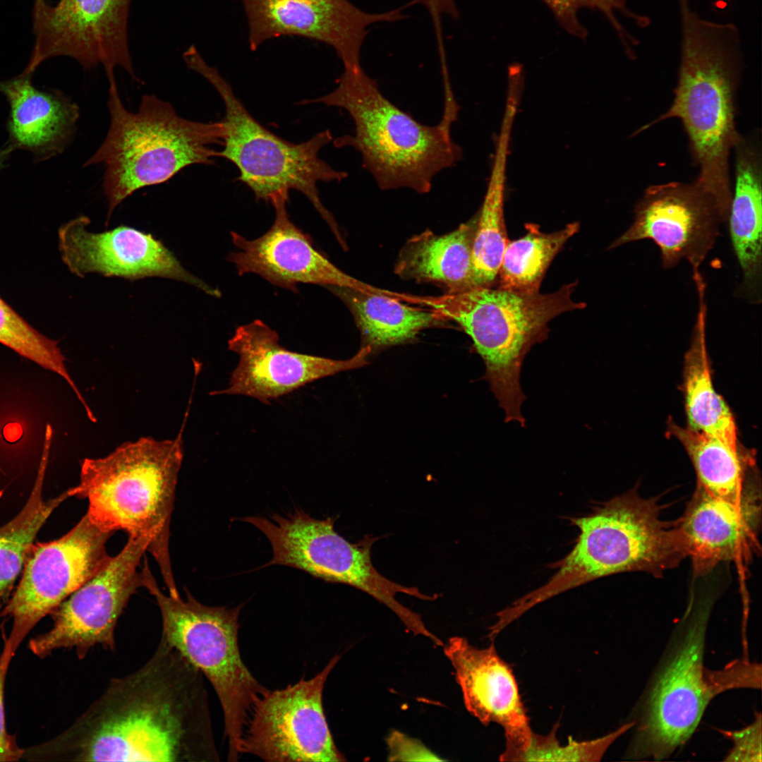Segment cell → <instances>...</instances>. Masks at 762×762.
<instances>
[{"label": "cell", "mask_w": 762, "mask_h": 762, "mask_svg": "<svg viewBox=\"0 0 762 762\" xmlns=\"http://www.w3.org/2000/svg\"><path fill=\"white\" fill-rule=\"evenodd\" d=\"M734 190L727 220L733 250L742 273V289L749 303L761 301V148L756 133L735 144Z\"/></svg>", "instance_id": "cb8c5ba5"}, {"label": "cell", "mask_w": 762, "mask_h": 762, "mask_svg": "<svg viewBox=\"0 0 762 762\" xmlns=\"http://www.w3.org/2000/svg\"><path fill=\"white\" fill-rule=\"evenodd\" d=\"M14 654L5 645L0 655V762L18 761L23 758L24 749L20 748L15 735L6 728L4 709V686L9 665Z\"/></svg>", "instance_id": "d590c367"}, {"label": "cell", "mask_w": 762, "mask_h": 762, "mask_svg": "<svg viewBox=\"0 0 762 762\" xmlns=\"http://www.w3.org/2000/svg\"><path fill=\"white\" fill-rule=\"evenodd\" d=\"M149 545L146 538L128 536L119 553L50 614L52 629L30 640V651L44 658L54 651L74 648L79 659L95 645L114 651L119 618L131 596L143 586L138 569Z\"/></svg>", "instance_id": "5bb4252c"}, {"label": "cell", "mask_w": 762, "mask_h": 762, "mask_svg": "<svg viewBox=\"0 0 762 762\" xmlns=\"http://www.w3.org/2000/svg\"><path fill=\"white\" fill-rule=\"evenodd\" d=\"M390 761H442L419 741L394 731L387 738Z\"/></svg>", "instance_id": "8d00e7d4"}, {"label": "cell", "mask_w": 762, "mask_h": 762, "mask_svg": "<svg viewBox=\"0 0 762 762\" xmlns=\"http://www.w3.org/2000/svg\"><path fill=\"white\" fill-rule=\"evenodd\" d=\"M23 753L35 761H219L202 675L162 637L66 730Z\"/></svg>", "instance_id": "6da1fadb"}, {"label": "cell", "mask_w": 762, "mask_h": 762, "mask_svg": "<svg viewBox=\"0 0 762 762\" xmlns=\"http://www.w3.org/2000/svg\"><path fill=\"white\" fill-rule=\"evenodd\" d=\"M0 344L59 375L74 392H78L58 342L38 332L1 297Z\"/></svg>", "instance_id": "1f68e13d"}, {"label": "cell", "mask_w": 762, "mask_h": 762, "mask_svg": "<svg viewBox=\"0 0 762 762\" xmlns=\"http://www.w3.org/2000/svg\"><path fill=\"white\" fill-rule=\"evenodd\" d=\"M630 720L615 730L595 739L576 741L569 737L567 744H561L556 737L558 723L548 734L532 732L528 745L522 750L502 753V761H599L610 746L621 736L631 730Z\"/></svg>", "instance_id": "d6a6232c"}, {"label": "cell", "mask_w": 762, "mask_h": 762, "mask_svg": "<svg viewBox=\"0 0 762 762\" xmlns=\"http://www.w3.org/2000/svg\"><path fill=\"white\" fill-rule=\"evenodd\" d=\"M13 150L8 145L6 147H4L0 150V169L4 167L6 161L7 160L11 152Z\"/></svg>", "instance_id": "f35d334b"}, {"label": "cell", "mask_w": 762, "mask_h": 762, "mask_svg": "<svg viewBox=\"0 0 762 762\" xmlns=\"http://www.w3.org/2000/svg\"><path fill=\"white\" fill-rule=\"evenodd\" d=\"M723 222L713 198L695 181L653 185L636 204L631 225L608 248L650 239L660 249L663 268L687 260L696 272L713 248Z\"/></svg>", "instance_id": "2e32d148"}, {"label": "cell", "mask_w": 762, "mask_h": 762, "mask_svg": "<svg viewBox=\"0 0 762 762\" xmlns=\"http://www.w3.org/2000/svg\"><path fill=\"white\" fill-rule=\"evenodd\" d=\"M311 102L341 108L349 114L353 133L337 138L334 145L358 152L363 167L382 190L405 188L427 193L435 176L462 157L451 135L459 111L454 97H445L440 123L425 125L386 98L377 81L360 66L344 67L336 87Z\"/></svg>", "instance_id": "3957f363"}, {"label": "cell", "mask_w": 762, "mask_h": 762, "mask_svg": "<svg viewBox=\"0 0 762 762\" xmlns=\"http://www.w3.org/2000/svg\"><path fill=\"white\" fill-rule=\"evenodd\" d=\"M670 431L687 452L697 476L698 487L731 502L742 501L745 493V461L738 449L675 423H670Z\"/></svg>", "instance_id": "f1b7e54d"}, {"label": "cell", "mask_w": 762, "mask_h": 762, "mask_svg": "<svg viewBox=\"0 0 762 762\" xmlns=\"http://www.w3.org/2000/svg\"><path fill=\"white\" fill-rule=\"evenodd\" d=\"M52 442L44 440L37 476L30 495L20 512L0 527V608L22 572L34 540L52 512L65 500L76 495L75 487L44 500L42 488Z\"/></svg>", "instance_id": "83f0119b"}, {"label": "cell", "mask_w": 762, "mask_h": 762, "mask_svg": "<svg viewBox=\"0 0 762 762\" xmlns=\"http://www.w3.org/2000/svg\"><path fill=\"white\" fill-rule=\"evenodd\" d=\"M550 8L558 23L569 34L585 40L588 35L586 28L579 19V11L582 8L596 10L603 13L617 32L627 53L631 55L633 40L617 20L616 12H620L635 20L642 26L648 24V19L636 15L627 8V0H541Z\"/></svg>", "instance_id": "836d02e7"}, {"label": "cell", "mask_w": 762, "mask_h": 762, "mask_svg": "<svg viewBox=\"0 0 762 762\" xmlns=\"http://www.w3.org/2000/svg\"><path fill=\"white\" fill-rule=\"evenodd\" d=\"M228 348L239 356L228 387L213 394L244 395L268 404L313 381L360 368L371 351L363 346L346 360L291 351L279 344L276 331L261 320L238 327Z\"/></svg>", "instance_id": "d6986e66"}, {"label": "cell", "mask_w": 762, "mask_h": 762, "mask_svg": "<svg viewBox=\"0 0 762 762\" xmlns=\"http://www.w3.org/2000/svg\"><path fill=\"white\" fill-rule=\"evenodd\" d=\"M131 0H59L55 6L35 0V42L21 73L31 75L44 61L69 56L84 68L102 65L107 78L119 66L136 79L128 45Z\"/></svg>", "instance_id": "9a60e30c"}, {"label": "cell", "mask_w": 762, "mask_h": 762, "mask_svg": "<svg viewBox=\"0 0 762 762\" xmlns=\"http://www.w3.org/2000/svg\"><path fill=\"white\" fill-rule=\"evenodd\" d=\"M696 287L698 310L684 368V394L688 427L738 449L734 417L712 382L706 343V285L700 282Z\"/></svg>", "instance_id": "484cf974"}, {"label": "cell", "mask_w": 762, "mask_h": 762, "mask_svg": "<svg viewBox=\"0 0 762 762\" xmlns=\"http://www.w3.org/2000/svg\"><path fill=\"white\" fill-rule=\"evenodd\" d=\"M423 5L433 17L452 16L457 10L454 0H414Z\"/></svg>", "instance_id": "74e56055"}, {"label": "cell", "mask_w": 762, "mask_h": 762, "mask_svg": "<svg viewBox=\"0 0 762 762\" xmlns=\"http://www.w3.org/2000/svg\"><path fill=\"white\" fill-rule=\"evenodd\" d=\"M579 227L575 222L547 234L536 224H526V235L508 241L495 287L526 294L539 292L550 263Z\"/></svg>", "instance_id": "f546056e"}, {"label": "cell", "mask_w": 762, "mask_h": 762, "mask_svg": "<svg viewBox=\"0 0 762 762\" xmlns=\"http://www.w3.org/2000/svg\"><path fill=\"white\" fill-rule=\"evenodd\" d=\"M183 58L188 68L210 82L223 101V148L218 151V157L236 167L238 180L249 187L258 200L270 202L277 195L289 194L290 190L301 192L342 243L338 226L320 200L318 189L320 182L340 181L348 176L319 157L322 148L333 140L331 132H320L300 143L289 142L252 116L231 85L205 61L195 46L189 47Z\"/></svg>", "instance_id": "9c48e42d"}, {"label": "cell", "mask_w": 762, "mask_h": 762, "mask_svg": "<svg viewBox=\"0 0 762 762\" xmlns=\"http://www.w3.org/2000/svg\"><path fill=\"white\" fill-rule=\"evenodd\" d=\"M756 496L744 493L734 503L697 486L678 520L687 555L696 576L709 572L720 562L746 558L756 548L758 519Z\"/></svg>", "instance_id": "7402d4cb"}, {"label": "cell", "mask_w": 762, "mask_h": 762, "mask_svg": "<svg viewBox=\"0 0 762 762\" xmlns=\"http://www.w3.org/2000/svg\"><path fill=\"white\" fill-rule=\"evenodd\" d=\"M112 533L85 514L59 539L32 545L19 583L0 614L12 621L4 644L14 655L43 617L107 564L106 543Z\"/></svg>", "instance_id": "7c38bea8"}, {"label": "cell", "mask_w": 762, "mask_h": 762, "mask_svg": "<svg viewBox=\"0 0 762 762\" xmlns=\"http://www.w3.org/2000/svg\"><path fill=\"white\" fill-rule=\"evenodd\" d=\"M508 241L502 191L499 188L492 187L478 215L473 242V288L495 286Z\"/></svg>", "instance_id": "4dcf8cb0"}, {"label": "cell", "mask_w": 762, "mask_h": 762, "mask_svg": "<svg viewBox=\"0 0 762 762\" xmlns=\"http://www.w3.org/2000/svg\"><path fill=\"white\" fill-rule=\"evenodd\" d=\"M712 606L710 598L692 602L672 632L633 711L627 759H667L688 742L715 696L742 688L744 673L734 662L718 670L704 665Z\"/></svg>", "instance_id": "52a82bcc"}, {"label": "cell", "mask_w": 762, "mask_h": 762, "mask_svg": "<svg viewBox=\"0 0 762 762\" xmlns=\"http://www.w3.org/2000/svg\"><path fill=\"white\" fill-rule=\"evenodd\" d=\"M720 732L732 742L724 758L725 761H761V714L756 713L754 720L737 730H719Z\"/></svg>", "instance_id": "e575fe53"}, {"label": "cell", "mask_w": 762, "mask_h": 762, "mask_svg": "<svg viewBox=\"0 0 762 762\" xmlns=\"http://www.w3.org/2000/svg\"><path fill=\"white\" fill-rule=\"evenodd\" d=\"M678 1L682 55L675 97L666 112L634 135L663 120L680 119L699 170L695 181L713 198L726 221L732 193L730 157L740 137L735 123L739 36L733 24L704 20L689 0Z\"/></svg>", "instance_id": "7a4b0ae2"}, {"label": "cell", "mask_w": 762, "mask_h": 762, "mask_svg": "<svg viewBox=\"0 0 762 762\" xmlns=\"http://www.w3.org/2000/svg\"><path fill=\"white\" fill-rule=\"evenodd\" d=\"M288 199L289 194H279L271 200L275 218L262 236L248 240L231 232L238 251L230 253L227 259L239 275L254 273L275 286L293 291H296L298 284H314L397 297V292L370 286L346 274L320 253L311 238L289 219Z\"/></svg>", "instance_id": "ffe728a7"}, {"label": "cell", "mask_w": 762, "mask_h": 762, "mask_svg": "<svg viewBox=\"0 0 762 762\" xmlns=\"http://www.w3.org/2000/svg\"><path fill=\"white\" fill-rule=\"evenodd\" d=\"M143 586L159 608L164 638L194 665L212 684L224 715L228 761L241 754L244 729L251 708L267 689L251 674L238 646L239 615L235 607L202 604L188 592L186 599L162 593L147 561L142 569Z\"/></svg>", "instance_id": "30bf717a"}, {"label": "cell", "mask_w": 762, "mask_h": 762, "mask_svg": "<svg viewBox=\"0 0 762 762\" xmlns=\"http://www.w3.org/2000/svg\"><path fill=\"white\" fill-rule=\"evenodd\" d=\"M478 215L452 232L425 231L401 249L395 273L406 279L442 284L448 291L473 288L472 247Z\"/></svg>", "instance_id": "d4e9b609"}, {"label": "cell", "mask_w": 762, "mask_h": 762, "mask_svg": "<svg viewBox=\"0 0 762 762\" xmlns=\"http://www.w3.org/2000/svg\"><path fill=\"white\" fill-rule=\"evenodd\" d=\"M241 520L258 528L271 544L273 556L260 569L284 565L327 582L349 585L386 605L414 634L425 629L421 616L398 602L396 595L402 593L423 600L435 597L395 583L374 567L371 547L377 538L366 536L351 543L334 530V517L315 519L298 508L285 516L274 514L270 520L262 516Z\"/></svg>", "instance_id": "8fae6325"}, {"label": "cell", "mask_w": 762, "mask_h": 762, "mask_svg": "<svg viewBox=\"0 0 762 762\" xmlns=\"http://www.w3.org/2000/svg\"><path fill=\"white\" fill-rule=\"evenodd\" d=\"M183 456L181 435L157 440L142 437L109 455L85 459L76 496L88 500L86 513L102 530H123L149 540L169 593L179 595L169 554L170 521Z\"/></svg>", "instance_id": "5b68a950"}, {"label": "cell", "mask_w": 762, "mask_h": 762, "mask_svg": "<svg viewBox=\"0 0 762 762\" xmlns=\"http://www.w3.org/2000/svg\"><path fill=\"white\" fill-rule=\"evenodd\" d=\"M655 498L630 490L573 519L580 534L572 550L553 567L543 586L508 606L519 618L536 605L568 590L613 574L642 571L655 576L677 567L687 555L679 522L660 516Z\"/></svg>", "instance_id": "8992f818"}, {"label": "cell", "mask_w": 762, "mask_h": 762, "mask_svg": "<svg viewBox=\"0 0 762 762\" xmlns=\"http://www.w3.org/2000/svg\"><path fill=\"white\" fill-rule=\"evenodd\" d=\"M90 223V219L83 215L58 231L62 260L77 277L92 272L128 279L161 277L188 283L214 297L221 296L219 289L185 270L151 234L127 226L93 233L87 229Z\"/></svg>", "instance_id": "ac0fdd59"}, {"label": "cell", "mask_w": 762, "mask_h": 762, "mask_svg": "<svg viewBox=\"0 0 762 762\" xmlns=\"http://www.w3.org/2000/svg\"><path fill=\"white\" fill-rule=\"evenodd\" d=\"M248 42L255 51L265 42L297 36L331 47L344 67L361 66V52L370 26L404 18L401 9L371 13L349 0H241Z\"/></svg>", "instance_id": "e0dca14e"}, {"label": "cell", "mask_w": 762, "mask_h": 762, "mask_svg": "<svg viewBox=\"0 0 762 762\" xmlns=\"http://www.w3.org/2000/svg\"><path fill=\"white\" fill-rule=\"evenodd\" d=\"M10 105L9 145L33 153L39 160L63 152L71 141L79 108L61 92L35 88L30 75L0 80Z\"/></svg>", "instance_id": "603a6c76"}, {"label": "cell", "mask_w": 762, "mask_h": 762, "mask_svg": "<svg viewBox=\"0 0 762 762\" xmlns=\"http://www.w3.org/2000/svg\"><path fill=\"white\" fill-rule=\"evenodd\" d=\"M110 126L105 139L85 163L102 164V188L108 219L135 190L164 183L193 164L210 165L222 145V121L203 123L181 117L172 105L154 95L142 97L138 111L123 105L115 77L108 78Z\"/></svg>", "instance_id": "ba28073f"}, {"label": "cell", "mask_w": 762, "mask_h": 762, "mask_svg": "<svg viewBox=\"0 0 762 762\" xmlns=\"http://www.w3.org/2000/svg\"><path fill=\"white\" fill-rule=\"evenodd\" d=\"M444 651L452 663L468 711L480 722L504 730V752L525 749L532 730L512 669L494 644L484 648L462 637H452Z\"/></svg>", "instance_id": "44dd1931"}, {"label": "cell", "mask_w": 762, "mask_h": 762, "mask_svg": "<svg viewBox=\"0 0 762 762\" xmlns=\"http://www.w3.org/2000/svg\"><path fill=\"white\" fill-rule=\"evenodd\" d=\"M328 288L349 307L371 348L406 342L421 330L445 322L428 308L410 306L393 297L346 287Z\"/></svg>", "instance_id": "4316f807"}, {"label": "cell", "mask_w": 762, "mask_h": 762, "mask_svg": "<svg viewBox=\"0 0 762 762\" xmlns=\"http://www.w3.org/2000/svg\"><path fill=\"white\" fill-rule=\"evenodd\" d=\"M334 655L318 674L282 689H267L254 703L241 743V754L269 762L344 761L329 730L322 704Z\"/></svg>", "instance_id": "4fadbf2b"}, {"label": "cell", "mask_w": 762, "mask_h": 762, "mask_svg": "<svg viewBox=\"0 0 762 762\" xmlns=\"http://www.w3.org/2000/svg\"><path fill=\"white\" fill-rule=\"evenodd\" d=\"M577 286L564 284L550 294H526L497 287H475L440 296L406 294L405 302L428 308L444 321L458 323L483 361L484 379L504 412V421L526 426L521 406L526 399L520 374L526 354L545 340L549 322L560 315L583 309L572 299Z\"/></svg>", "instance_id": "277c9868"}]
</instances>
